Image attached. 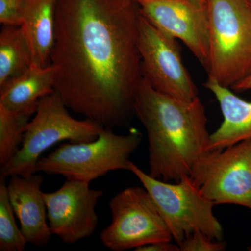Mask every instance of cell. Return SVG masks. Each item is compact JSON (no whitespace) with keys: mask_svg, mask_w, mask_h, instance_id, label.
<instances>
[{"mask_svg":"<svg viewBox=\"0 0 251 251\" xmlns=\"http://www.w3.org/2000/svg\"><path fill=\"white\" fill-rule=\"evenodd\" d=\"M136 1L58 0L50 64L67 108L104 127L126 125L142 77Z\"/></svg>","mask_w":251,"mask_h":251,"instance_id":"6da1fadb","label":"cell"},{"mask_svg":"<svg viewBox=\"0 0 251 251\" xmlns=\"http://www.w3.org/2000/svg\"><path fill=\"white\" fill-rule=\"evenodd\" d=\"M133 112L148 135L149 175L165 181L190 176L210 140L205 108L199 97L186 100L161 93L143 76Z\"/></svg>","mask_w":251,"mask_h":251,"instance_id":"7a4b0ae2","label":"cell"},{"mask_svg":"<svg viewBox=\"0 0 251 251\" xmlns=\"http://www.w3.org/2000/svg\"><path fill=\"white\" fill-rule=\"evenodd\" d=\"M208 77L232 88L251 75V7L249 0H207Z\"/></svg>","mask_w":251,"mask_h":251,"instance_id":"3957f363","label":"cell"},{"mask_svg":"<svg viewBox=\"0 0 251 251\" xmlns=\"http://www.w3.org/2000/svg\"><path fill=\"white\" fill-rule=\"evenodd\" d=\"M56 91L41 99L26 127L22 146L11 161L1 166V176L6 179L37 173L36 166L43 153L60 142L87 143L98 138L103 125L88 118H74Z\"/></svg>","mask_w":251,"mask_h":251,"instance_id":"277c9868","label":"cell"},{"mask_svg":"<svg viewBox=\"0 0 251 251\" xmlns=\"http://www.w3.org/2000/svg\"><path fill=\"white\" fill-rule=\"evenodd\" d=\"M142 138L136 129L118 135L110 127H104L94 141L64 143L49 156L41 157L36 172L90 184L111 171H129L130 156L139 147Z\"/></svg>","mask_w":251,"mask_h":251,"instance_id":"5b68a950","label":"cell"},{"mask_svg":"<svg viewBox=\"0 0 251 251\" xmlns=\"http://www.w3.org/2000/svg\"><path fill=\"white\" fill-rule=\"evenodd\" d=\"M129 171L152 196L178 245L194 232L223 240L224 229L213 212L215 204L202 194L189 175L170 183L153 178L132 161Z\"/></svg>","mask_w":251,"mask_h":251,"instance_id":"8992f818","label":"cell"},{"mask_svg":"<svg viewBox=\"0 0 251 251\" xmlns=\"http://www.w3.org/2000/svg\"><path fill=\"white\" fill-rule=\"evenodd\" d=\"M112 222L100 240L113 251L138 249L161 241H173L171 230L152 196L145 187H128L109 202Z\"/></svg>","mask_w":251,"mask_h":251,"instance_id":"52a82bcc","label":"cell"},{"mask_svg":"<svg viewBox=\"0 0 251 251\" xmlns=\"http://www.w3.org/2000/svg\"><path fill=\"white\" fill-rule=\"evenodd\" d=\"M190 176L215 205L235 204L251 211V140L206 151Z\"/></svg>","mask_w":251,"mask_h":251,"instance_id":"ba28073f","label":"cell"},{"mask_svg":"<svg viewBox=\"0 0 251 251\" xmlns=\"http://www.w3.org/2000/svg\"><path fill=\"white\" fill-rule=\"evenodd\" d=\"M138 48L143 76L155 90L183 100L198 97L197 87L183 63L176 39L159 30L142 14Z\"/></svg>","mask_w":251,"mask_h":251,"instance_id":"9c48e42d","label":"cell"},{"mask_svg":"<svg viewBox=\"0 0 251 251\" xmlns=\"http://www.w3.org/2000/svg\"><path fill=\"white\" fill-rule=\"evenodd\" d=\"M52 234L74 244L93 235L99 224L96 206L103 195L89 183L66 179L53 192H43Z\"/></svg>","mask_w":251,"mask_h":251,"instance_id":"30bf717a","label":"cell"},{"mask_svg":"<svg viewBox=\"0 0 251 251\" xmlns=\"http://www.w3.org/2000/svg\"><path fill=\"white\" fill-rule=\"evenodd\" d=\"M140 13L168 35L179 39L207 70L209 25L207 6L192 0H136Z\"/></svg>","mask_w":251,"mask_h":251,"instance_id":"8fae6325","label":"cell"},{"mask_svg":"<svg viewBox=\"0 0 251 251\" xmlns=\"http://www.w3.org/2000/svg\"><path fill=\"white\" fill-rule=\"evenodd\" d=\"M44 177L36 173L27 176L14 175L7 184L8 195L21 232L28 244L46 247L52 234L47 223V209L41 188Z\"/></svg>","mask_w":251,"mask_h":251,"instance_id":"7c38bea8","label":"cell"},{"mask_svg":"<svg viewBox=\"0 0 251 251\" xmlns=\"http://www.w3.org/2000/svg\"><path fill=\"white\" fill-rule=\"evenodd\" d=\"M204 87L215 96L224 116L219 128L210 134L208 151L251 140V102L241 99L210 77Z\"/></svg>","mask_w":251,"mask_h":251,"instance_id":"4fadbf2b","label":"cell"},{"mask_svg":"<svg viewBox=\"0 0 251 251\" xmlns=\"http://www.w3.org/2000/svg\"><path fill=\"white\" fill-rule=\"evenodd\" d=\"M56 68L31 67L22 75L0 85V106L30 117L43 97L54 91Z\"/></svg>","mask_w":251,"mask_h":251,"instance_id":"5bb4252c","label":"cell"},{"mask_svg":"<svg viewBox=\"0 0 251 251\" xmlns=\"http://www.w3.org/2000/svg\"><path fill=\"white\" fill-rule=\"evenodd\" d=\"M57 1L25 0L21 26L30 44L32 67H45L50 64Z\"/></svg>","mask_w":251,"mask_h":251,"instance_id":"9a60e30c","label":"cell"},{"mask_svg":"<svg viewBox=\"0 0 251 251\" xmlns=\"http://www.w3.org/2000/svg\"><path fill=\"white\" fill-rule=\"evenodd\" d=\"M30 44L21 26L2 25L0 31V85L32 67Z\"/></svg>","mask_w":251,"mask_h":251,"instance_id":"2e32d148","label":"cell"},{"mask_svg":"<svg viewBox=\"0 0 251 251\" xmlns=\"http://www.w3.org/2000/svg\"><path fill=\"white\" fill-rule=\"evenodd\" d=\"M30 117L0 106V165L11 161L22 146Z\"/></svg>","mask_w":251,"mask_h":251,"instance_id":"e0dca14e","label":"cell"},{"mask_svg":"<svg viewBox=\"0 0 251 251\" xmlns=\"http://www.w3.org/2000/svg\"><path fill=\"white\" fill-rule=\"evenodd\" d=\"M5 179L0 176V251H24L28 243L15 221Z\"/></svg>","mask_w":251,"mask_h":251,"instance_id":"ac0fdd59","label":"cell"},{"mask_svg":"<svg viewBox=\"0 0 251 251\" xmlns=\"http://www.w3.org/2000/svg\"><path fill=\"white\" fill-rule=\"evenodd\" d=\"M180 251H224L226 244L223 240H216L202 232H194L185 238L179 244Z\"/></svg>","mask_w":251,"mask_h":251,"instance_id":"d6986e66","label":"cell"},{"mask_svg":"<svg viewBox=\"0 0 251 251\" xmlns=\"http://www.w3.org/2000/svg\"><path fill=\"white\" fill-rule=\"evenodd\" d=\"M25 0H0V23L1 25H21Z\"/></svg>","mask_w":251,"mask_h":251,"instance_id":"ffe728a7","label":"cell"},{"mask_svg":"<svg viewBox=\"0 0 251 251\" xmlns=\"http://www.w3.org/2000/svg\"><path fill=\"white\" fill-rule=\"evenodd\" d=\"M136 251H180L179 246L172 241H161L147 244L135 249Z\"/></svg>","mask_w":251,"mask_h":251,"instance_id":"44dd1931","label":"cell"},{"mask_svg":"<svg viewBox=\"0 0 251 251\" xmlns=\"http://www.w3.org/2000/svg\"><path fill=\"white\" fill-rule=\"evenodd\" d=\"M232 90L238 92H245V91L251 90V75L236 84L232 87Z\"/></svg>","mask_w":251,"mask_h":251,"instance_id":"7402d4cb","label":"cell"},{"mask_svg":"<svg viewBox=\"0 0 251 251\" xmlns=\"http://www.w3.org/2000/svg\"><path fill=\"white\" fill-rule=\"evenodd\" d=\"M192 1H196V2L198 3V4L206 5V2H207V0H192Z\"/></svg>","mask_w":251,"mask_h":251,"instance_id":"603a6c76","label":"cell"},{"mask_svg":"<svg viewBox=\"0 0 251 251\" xmlns=\"http://www.w3.org/2000/svg\"><path fill=\"white\" fill-rule=\"evenodd\" d=\"M248 250H249V251H251V245L250 246V247L248 248Z\"/></svg>","mask_w":251,"mask_h":251,"instance_id":"cb8c5ba5","label":"cell"},{"mask_svg":"<svg viewBox=\"0 0 251 251\" xmlns=\"http://www.w3.org/2000/svg\"><path fill=\"white\" fill-rule=\"evenodd\" d=\"M249 4H250V6L251 7V0H249Z\"/></svg>","mask_w":251,"mask_h":251,"instance_id":"d4e9b609","label":"cell"},{"mask_svg":"<svg viewBox=\"0 0 251 251\" xmlns=\"http://www.w3.org/2000/svg\"><path fill=\"white\" fill-rule=\"evenodd\" d=\"M128 1H136V0H128Z\"/></svg>","mask_w":251,"mask_h":251,"instance_id":"484cf974","label":"cell"}]
</instances>
